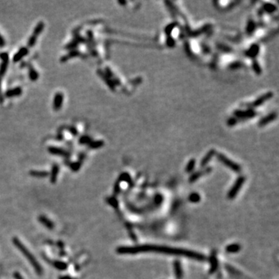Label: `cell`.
Returning <instances> with one entry per match:
<instances>
[{
	"label": "cell",
	"mask_w": 279,
	"mask_h": 279,
	"mask_svg": "<svg viewBox=\"0 0 279 279\" xmlns=\"http://www.w3.org/2000/svg\"><path fill=\"white\" fill-rule=\"evenodd\" d=\"M195 164H196V161H195V160H194V159L191 160L190 161L188 162V164H187L185 171H186L187 172H191V171H192L194 169V167H195Z\"/></svg>",
	"instance_id": "4316f807"
},
{
	"label": "cell",
	"mask_w": 279,
	"mask_h": 279,
	"mask_svg": "<svg viewBox=\"0 0 279 279\" xmlns=\"http://www.w3.org/2000/svg\"><path fill=\"white\" fill-rule=\"evenodd\" d=\"M116 251L120 254H135L141 252H155V253H164L167 255L186 257L195 259L200 261H204L206 259V257L202 254L192 250L164 247V246L148 245V244L134 246V247H120L117 248Z\"/></svg>",
	"instance_id": "6da1fadb"
},
{
	"label": "cell",
	"mask_w": 279,
	"mask_h": 279,
	"mask_svg": "<svg viewBox=\"0 0 279 279\" xmlns=\"http://www.w3.org/2000/svg\"><path fill=\"white\" fill-rule=\"evenodd\" d=\"M55 268H57L59 270H65L67 268V264L64 262H60L58 261L55 263Z\"/></svg>",
	"instance_id": "4dcf8cb0"
},
{
	"label": "cell",
	"mask_w": 279,
	"mask_h": 279,
	"mask_svg": "<svg viewBox=\"0 0 279 279\" xmlns=\"http://www.w3.org/2000/svg\"><path fill=\"white\" fill-rule=\"evenodd\" d=\"M103 145H104V142L102 141H91V143L89 144V147L91 149H98L103 146Z\"/></svg>",
	"instance_id": "cb8c5ba5"
},
{
	"label": "cell",
	"mask_w": 279,
	"mask_h": 279,
	"mask_svg": "<svg viewBox=\"0 0 279 279\" xmlns=\"http://www.w3.org/2000/svg\"><path fill=\"white\" fill-rule=\"evenodd\" d=\"M214 154H215V151H213V150L209 151L206 154V156L204 157L203 158H202V160L201 166L204 167L205 165H206V164H208V163L209 162V161L212 159V157L214 156Z\"/></svg>",
	"instance_id": "e0dca14e"
},
{
	"label": "cell",
	"mask_w": 279,
	"mask_h": 279,
	"mask_svg": "<svg viewBox=\"0 0 279 279\" xmlns=\"http://www.w3.org/2000/svg\"><path fill=\"white\" fill-rule=\"evenodd\" d=\"M98 73L100 74V76L103 78V80H105V81H106V82L107 83V85L110 86V89H112V90L115 89V85H114V84H113V82H112V81H110V78H108V76H106V75H105V74L102 73L101 71H98Z\"/></svg>",
	"instance_id": "7402d4cb"
},
{
	"label": "cell",
	"mask_w": 279,
	"mask_h": 279,
	"mask_svg": "<svg viewBox=\"0 0 279 279\" xmlns=\"http://www.w3.org/2000/svg\"><path fill=\"white\" fill-rule=\"evenodd\" d=\"M217 157L219 160V161L224 164L225 166H227V167H229L231 170H233V171L238 172L240 171V165H238L237 164H236L234 162H233L229 158H227V157L224 156L223 154H217Z\"/></svg>",
	"instance_id": "3957f363"
},
{
	"label": "cell",
	"mask_w": 279,
	"mask_h": 279,
	"mask_svg": "<svg viewBox=\"0 0 279 279\" xmlns=\"http://www.w3.org/2000/svg\"><path fill=\"white\" fill-rule=\"evenodd\" d=\"M14 276H15L16 279H23V278L20 276V274H19V273H16V274H14Z\"/></svg>",
	"instance_id": "8d00e7d4"
},
{
	"label": "cell",
	"mask_w": 279,
	"mask_h": 279,
	"mask_svg": "<svg viewBox=\"0 0 279 279\" xmlns=\"http://www.w3.org/2000/svg\"><path fill=\"white\" fill-rule=\"evenodd\" d=\"M91 141H91V139L90 136L85 135V136H81V137L79 138V140H78V143H79V144H81V145H84V144H88V145H89Z\"/></svg>",
	"instance_id": "d4e9b609"
},
{
	"label": "cell",
	"mask_w": 279,
	"mask_h": 279,
	"mask_svg": "<svg viewBox=\"0 0 279 279\" xmlns=\"http://www.w3.org/2000/svg\"><path fill=\"white\" fill-rule=\"evenodd\" d=\"M81 165V161H78L75 162V163H72V164H71V170L74 171H78V170L80 169Z\"/></svg>",
	"instance_id": "83f0119b"
},
{
	"label": "cell",
	"mask_w": 279,
	"mask_h": 279,
	"mask_svg": "<svg viewBox=\"0 0 279 279\" xmlns=\"http://www.w3.org/2000/svg\"><path fill=\"white\" fill-rule=\"evenodd\" d=\"M0 58L3 61V62L0 65V79H2L3 76L7 71V67L9 65V55L7 53H2L0 54Z\"/></svg>",
	"instance_id": "5b68a950"
},
{
	"label": "cell",
	"mask_w": 279,
	"mask_h": 279,
	"mask_svg": "<svg viewBox=\"0 0 279 279\" xmlns=\"http://www.w3.org/2000/svg\"><path fill=\"white\" fill-rule=\"evenodd\" d=\"M68 130H69V132H70L72 135L76 136L77 134H78V131H77V130H76V128L74 127V126H70V127L68 128Z\"/></svg>",
	"instance_id": "e575fe53"
},
{
	"label": "cell",
	"mask_w": 279,
	"mask_h": 279,
	"mask_svg": "<svg viewBox=\"0 0 279 279\" xmlns=\"http://www.w3.org/2000/svg\"><path fill=\"white\" fill-rule=\"evenodd\" d=\"M23 93V89L20 87H16L13 89H10L5 91V95L7 98H13V97L19 96Z\"/></svg>",
	"instance_id": "30bf717a"
},
{
	"label": "cell",
	"mask_w": 279,
	"mask_h": 279,
	"mask_svg": "<svg viewBox=\"0 0 279 279\" xmlns=\"http://www.w3.org/2000/svg\"><path fill=\"white\" fill-rule=\"evenodd\" d=\"M259 53V47L257 45H253L252 47H250V49L248 50L247 52V55L249 56V57H255L256 55L257 54Z\"/></svg>",
	"instance_id": "ffe728a7"
},
{
	"label": "cell",
	"mask_w": 279,
	"mask_h": 279,
	"mask_svg": "<svg viewBox=\"0 0 279 279\" xmlns=\"http://www.w3.org/2000/svg\"><path fill=\"white\" fill-rule=\"evenodd\" d=\"M37 39V37H34V36H33V35H32V36H30V38H29V40H28V42H27V45H28V47H34V45L36 44Z\"/></svg>",
	"instance_id": "f1b7e54d"
},
{
	"label": "cell",
	"mask_w": 279,
	"mask_h": 279,
	"mask_svg": "<svg viewBox=\"0 0 279 279\" xmlns=\"http://www.w3.org/2000/svg\"><path fill=\"white\" fill-rule=\"evenodd\" d=\"M30 174L36 177H45L48 175V172L45 171H31Z\"/></svg>",
	"instance_id": "44dd1931"
},
{
	"label": "cell",
	"mask_w": 279,
	"mask_h": 279,
	"mask_svg": "<svg viewBox=\"0 0 279 279\" xmlns=\"http://www.w3.org/2000/svg\"><path fill=\"white\" fill-rule=\"evenodd\" d=\"M175 275L177 277V279H182L183 276V272H182V267H181V264L179 262L176 261L175 263Z\"/></svg>",
	"instance_id": "d6986e66"
},
{
	"label": "cell",
	"mask_w": 279,
	"mask_h": 279,
	"mask_svg": "<svg viewBox=\"0 0 279 279\" xmlns=\"http://www.w3.org/2000/svg\"><path fill=\"white\" fill-rule=\"evenodd\" d=\"M58 173H59V166H58V164H54L53 165L51 172H50V180L52 183L56 182Z\"/></svg>",
	"instance_id": "4fadbf2b"
},
{
	"label": "cell",
	"mask_w": 279,
	"mask_h": 279,
	"mask_svg": "<svg viewBox=\"0 0 279 279\" xmlns=\"http://www.w3.org/2000/svg\"><path fill=\"white\" fill-rule=\"evenodd\" d=\"M276 116H277V114L276 113H274V112L269 114V115H268L267 116H265V117H264L263 119L259 122V126H265L266 124L270 123V122H271V121H273V120H275V119H276Z\"/></svg>",
	"instance_id": "7c38bea8"
},
{
	"label": "cell",
	"mask_w": 279,
	"mask_h": 279,
	"mask_svg": "<svg viewBox=\"0 0 279 279\" xmlns=\"http://www.w3.org/2000/svg\"><path fill=\"white\" fill-rule=\"evenodd\" d=\"M264 8L265 11L268 12V13H272L274 10H276V7L274 5H271V4H265Z\"/></svg>",
	"instance_id": "f546056e"
},
{
	"label": "cell",
	"mask_w": 279,
	"mask_h": 279,
	"mask_svg": "<svg viewBox=\"0 0 279 279\" xmlns=\"http://www.w3.org/2000/svg\"><path fill=\"white\" fill-rule=\"evenodd\" d=\"M245 182V178L243 177H240L238 178L237 182L234 183V185L232 187V188L230 189L229 193H228V198L230 199H233L235 196H237L239 192V191L242 187V185H243V183Z\"/></svg>",
	"instance_id": "277c9868"
},
{
	"label": "cell",
	"mask_w": 279,
	"mask_h": 279,
	"mask_svg": "<svg viewBox=\"0 0 279 279\" xmlns=\"http://www.w3.org/2000/svg\"><path fill=\"white\" fill-rule=\"evenodd\" d=\"M64 102V94L61 92H57L54 96L53 100V109L55 111H58L61 109Z\"/></svg>",
	"instance_id": "8992f818"
},
{
	"label": "cell",
	"mask_w": 279,
	"mask_h": 279,
	"mask_svg": "<svg viewBox=\"0 0 279 279\" xmlns=\"http://www.w3.org/2000/svg\"><path fill=\"white\" fill-rule=\"evenodd\" d=\"M253 71H255L256 73H257V74L261 73V67H260V65H258V63L256 61L253 62Z\"/></svg>",
	"instance_id": "1f68e13d"
},
{
	"label": "cell",
	"mask_w": 279,
	"mask_h": 279,
	"mask_svg": "<svg viewBox=\"0 0 279 279\" xmlns=\"http://www.w3.org/2000/svg\"><path fill=\"white\" fill-rule=\"evenodd\" d=\"M5 45V41L3 37L0 34V47H3Z\"/></svg>",
	"instance_id": "d590c367"
},
{
	"label": "cell",
	"mask_w": 279,
	"mask_h": 279,
	"mask_svg": "<svg viewBox=\"0 0 279 279\" xmlns=\"http://www.w3.org/2000/svg\"><path fill=\"white\" fill-rule=\"evenodd\" d=\"M240 250V245L238 244H231V245L227 246V251L228 253H237Z\"/></svg>",
	"instance_id": "603a6c76"
},
{
	"label": "cell",
	"mask_w": 279,
	"mask_h": 279,
	"mask_svg": "<svg viewBox=\"0 0 279 279\" xmlns=\"http://www.w3.org/2000/svg\"><path fill=\"white\" fill-rule=\"evenodd\" d=\"M13 243H14V245L16 246V247L18 248L19 250H20L21 253L24 254V257H26V259L28 260L30 264L33 266V268H34V269L36 271L37 274H41L42 272H43V270H42L40 264L36 260L35 257L32 254V253H30V251L26 248V247H25L22 243L20 240L17 239V238H13Z\"/></svg>",
	"instance_id": "7a4b0ae2"
},
{
	"label": "cell",
	"mask_w": 279,
	"mask_h": 279,
	"mask_svg": "<svg viewBox=\"0 0 279 279\" xmlns=\"http://www.w3.org/2000/svg\"><path fill=\"white\" fill-rule=\"evenodd\" d=\"M254 27H255V24H253V22H250V24H249V25L247 26V32L251 33L253 30V29H254Z\"/></svg>",
	"instance_id": "d6a6232c"
},
{
	"label": "cell",
	"mask_w": 279,
	"mask_h": 279,
	"mask_svg": "<svg viewBox=\"0 0 279 279\" xmlns=\"http://www.w3.org/2000/svg\"><path fill=\"white\" fill-rule=\"evenodd\" d=\"M60 279H71V278L68 276H65V277H62V278H60Z\"/></svg>",
	"instance_id": "74e56055"
},
{
	"label": "cell",
	"mask_w": 279,
	"mask_h": 279,
	"mask_svg": "<svg viewBox=\"0 0 279 279\" xmlns=\"http://www.w3.org/2000/svg\"><path fill=\"white\" fill-rule=\"evenodd\" d=\"M28 74H29L30 79L33 81H37L38 78H39V74H38V72L32 66L29 68V73Z\"/></svg>",
	"instance_id": "ac0fdd59"
},
{
	"label": "cell",
	"mask_w": 279,
	"mask_h": 279,
	"mask_svg": "<svg viewBox=\"0 0 279 279\" xmlns=\"http://www.w3.org/2000/svg\"><path fill=\"white\" fill-rule=\"evenodd\" d=\"M80 54H81V53L79 52L78 50H71L70 52L68 53V54H66L65 56H64L63 58H61V61H63V62H65L66 61H68V59L78 57Z\"/></svg>",
	"instance_id": "9a60e30c"
},
{
	"label": "cell",
	"mask_w": 279,
	"mask_h": 279,
	"mask_svg": "<svg viewBox=\"0 0 279 279\" xmlns=\"http://www.w3.org/2000/svg\"><path fill=\"white\" fill-rule=\"evenodd\" d=\"M272 96H273V94L271 92H268L266 94H264L263 95H261V97H259L258 99H256L255 101H253V102H251L250 104V106L253 107V108L260 106L262 104H264L266 101L269 100Z\"/></svg>",
	"instance_id": "52a82bcc"
},
{
	"label": "cell",
	"mask_w": 279,
	"mask_h": 279,
	"mask_svg": "<svg viewBox=\"0 0 279 279\" xmlns=\"http://www.w3.org/2000/svg\"><path fill=\"white\" fill-rule=\"evenodd\" d=\"M175 26V24H171V25H169V26H167V28H166V34H171V30H172L173 29H174V27Z\"/></svg>",
	"instance_id": "836d02e7"
},
{
	"label": "cell",
	"mask_w": 279,
	"mask_h": 279,
	"mask_svg": "<svg viewBox=\"0 0 279 279\" xmlns=\"http://www.w3.org/2000/svg\"><path fill=\"white\" fill-rule=\"evenodd\" d=\"M29 54V49L26 47H21L20 49L15 54V55L13 56V61L14 63H17L19 61H20L24 58H25L26 55Z\"/></svg>",
	"instance_id": "ba28073f"
},
{
	"label": "cell",
	"mask_w": 279,
	"mask_h": 279,
	"mask_svg": "<svg viewBox=\"0 0 279 279\" xmlns=\"http://www.w3.org/2000/svg\"><path fill=\"white\" fill-rule=\"evenodd\" d=\"M44 27H45L44 23V22H42V21L39 22V23H38L37 25H36V26L34 27L33 36H34V37H38L40 34H41L42 31L44 30Z\"/></svg>",
	"instance_id": "5bb4252c"
},
{
	"label": "cell",
	"mask_w": 279,
	"mask_h": 279,
	"mask_svg": "<svg viewBox=\"0 0 279 279\" xmlns=\"http://www.w3.org/2000/svg\"><path fill=\"white\" fill-rule=\"evenodd\" d=\"M39 220L42 224L45 226L48 229H53L54 228V223H53V222L51 220H50L46 216H40L39 218Z\"/></svg>",
	"instance_id": "2e32d148"
},
{
	"label": "cell",
	"mask_w": 279,
	"mask_h": 279,
	"mask_svg": "<svg viewBox=\"0 0 279 279\" xmlns=\"http://www.w3.org/2000/svg\"><path fill=\"white\" fill-rule=\"evenodd\" d=\"M200 200V196L197 193H192L189 196V201L192 202H198Z\"/></svg>",
	"instance_id": "484cf974"
},
{
	"label": "cell",
	"mask_w": 279,
	"mask_h": 279,
	"mask_svg": "<svg viewBox=\"0 0 279 279\" xmlns=\"http://www.w3.org/2000/svg\"><path fill=\"white\" fill-rule=\"evenodd\" d=\"M234 115L236 117L238 118H250L253 117V116L255 115V112L252 110H248L246 111L237 110L234 112Z\"/></svg>",
	"instance_id": "8fae6325"
},
{
	"label": "cell",
	"mask_w": 279,
	"mask_h": 279,
	"mask_svg": "<svg viewBox=\"0 0 279 279\" xmlns=\"http://www.w3.org/2000/svg\"><path fill=\"white\" fill-rule=\"evenodd\" d=\"M48 152L51 154H54V155H57V156L65 157H69V153L67 151L62 148H60V147H48Z\"/></svg>",
	"instance_id": "9c48e42d"
}]
</instances>
